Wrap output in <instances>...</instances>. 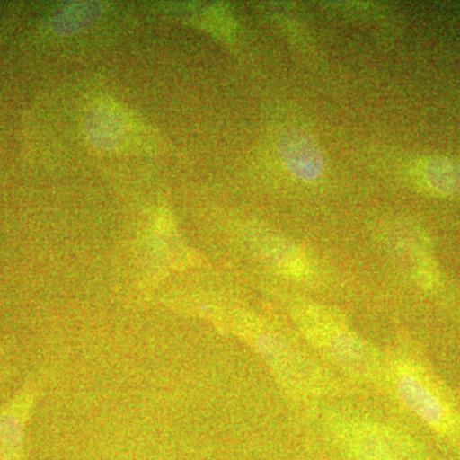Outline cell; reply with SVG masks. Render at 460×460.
Returning <instances> with one entry per match:
<instances>
[{"instance_id": "1", "label": "cell", "mask_w": 460, "mask_h": 460, "mask_svg": "<svg viewBox=\"0 0 460 460\" xmlns=\"http://www.w3.org/2000/svg\"><path fill=\"white\" fill-rule=\"evenodd\" d=\"M198 314L232 330L252 345L290 389L298 393H317L321 389L319 371L257 317L239 310L223 313L208 305Z\"/></svg>"}, {"instance_id": "2", "label": "cell", "mask_w": 460, "mask_h": 460, "mask_svg": "<svg viewBox=\"0 0 460 460\" xmlns=\"http://www.w3.org/2000/svg\"><path fill=\"white\" fill-rule=\"evenodd\" d=\"M296 316L305 337L345 371L365 380L380 375V365L371 348L338 314L320 305H305L296 308Z\"/></svg>"}, {"instance_id": "3", "label": "cell", "mask_w": 460, "mask_h": 460, "mask_svg": "<svg viewBox=\"0 0 460 460\" xmlns=\"http://www.w3.org/2000/svg\"><path fill=\"white\" fill-rule=\"evenodd\" d=\"M390 374L396 392L413 413L438 434H453L456 419L452 407L428 375L411 363L402 361L395 362Z\"/></svg>"}, {"instance_id": "4", "label": "cell", "mask_w": 460, "mask_h": 460, "mask_svg": "<svg viewBox=\"0 0 460 460\" xmlns=\"http://www.w3.org/2000/svg\"><path fill=\"white\" fill-rule=\"evenodd\" d=\"M339 441L354 460H419L410 440L389 426L370 420H341Z\"/></svg>"}, {"instance_id": "5", "label": "cell", "mask_w": 460, "mask_h": 460, "mask_svg": "<svg viewBox=\"0 0 460 460\" xmlns=\"http://www.w3.org/2000/svg\"><path fill=\"white\" fill-rule=\"evenodd\" d=\"M41 387L40 378H30L16 394L0 405V460L22 458L23 438Z\"/></svg>"}, {"instance_id": "6", "label": "cell", "mask_w": 460, "mask_h": 460, "mask_svg": "<svg viewBox=\"0 0 460 460\" xmlns=\"http://www.w3.org/2000/svg\"><path fill=\"white\" fill-rule=\"evenodd\" d=\"M280 155L288 171L299 180L314 181L323 172V154L305 132H287L280 142Z\"/></svg>"}, {"instance_id": "7", "label": "cell", "mask_w": 460, "mask_h": 460, "mask_svg": "<svg viewBox=\"0 0 460 460\" xmlns=\"http://www.w3.org/2000/svg\"><path fill=\"white\" fill-rule=\"evenodd\" d=\"M257 250L275 270L295 279H307L311 265L304 252L286 239L269 233H255Z\"/></svg>"}, {"instance_id": "8", "label": "cell", "mask_w": 460, "mask_h": 460, "mask_svg": "<svg viewBox=\"0 0 460 460\" xmlns=\"http://www.w3.org/2000/svg\"><path fill=\"white\" fill-rule=\"evenodd\" d=\"M417 178L438 193L460 192V165L447 160H429L420 165Z\"/></svg>"}, {"instance_id": "9", "label": "cell", "mask_w": 460, "mask_h": 460, "mask_svg": "<svg viewBox=\"0 0 460 460\" xmlns=\"http://www.w3.org/2000/svg\"><path fill=\"white\" fill-rule=\"evenodd\" d=\"M0 375H2V372H0Z\"/></svg>"}]
</instances>
